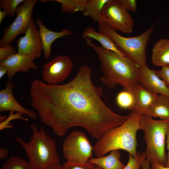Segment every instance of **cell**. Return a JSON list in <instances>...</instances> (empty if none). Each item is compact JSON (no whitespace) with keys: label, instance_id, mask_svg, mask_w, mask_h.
<instances>
[{"label":"cell","instance_id":"1","mask_svg":"<svg viewBox=\"0 0 169 169\" xmlns=\"http://www.w3.org/2000/svg\"><path fill=\"white\" fill-rule=\"evenodd\" d=\"M91 73V68L83 65L75 77L65 84H49L38 79L31 83L32 107L42 122L59 136L79 126L98 139L127 118L128 115L115 113L102 101L103 89L93 84Z\"/></svg>","mask_w":169,"mask_h":169},{"label":"cell","instance_id":"2","mask_svg":"<svg viewBox=\"0 0 169 169\" xmlns=\"http://www.w3.org/2000/svg\"><path fill=\"white\" fill-rule=\"evenodd\" d=\"M85 39L86 44L97 55L103 73L100 80L104 85L112 89L119 84L124 89L139 84L140 67L135 63L126 57L96 45L90 39Z\"/></svg>","mask_w":169,"mask_h":169},{"label":"cell","instance_id":"3","mask_svg":"<svg viewBox=\"0 0 169 169\" xmlns=\"http://www.w3.org/2000/svg\"><path fill=\"white\" fill-rule=\"evenodd\" d=\"M142 115L135 110H131L122 124L106 131L93 146L95 157L104 156L113 150H123L135 157L137 152L136 135L137 131L140 130Z\"/></svg>","mask_w":169,"mask_h":169},{"label":"cell","instance_id":"4","mask_svg":"<svg viewBox=\"0 0 169 169\" xmlns=\"http://www.w3.org/2000/svg\"><path fill=\"white\" fill-rule=\"evenodd\" d=\"M32 135L28 142L15 136L17 141L24 149L33 169H46L50 165L60 162L54 140L41 126L38 129L37 124L30 125Z\"/></svg>","mask_w":169,"mask_h":169},{"label":"cell","instance_id":"5","mask_svg":"<svg viewBox=\"0 0 169 169\" xmlns=\"http://www.w3.org/2000/svg\"><path fill=\"white\" fill-rule=\"evenodd\" d=\"M140 124V130L144 132L146 159L150 163L154 162L166 166L167 155L165 151V142L169 121L155 120L142 114Z\"/></svg>","mask_w":169,"mask_h":169},{"label":"cell","instance_id":"6","mask_svg":"<svg viewBox=\"0 0 169 169\" xmlns=\"http://www.w3.org/2000/svg\"><path fill=\"white\" fill-rule=\"evenodd\" d=\"M157 22L152 25L140 35L131 37H123L106 23L98 22L99 31L108 35L129 59L140 68L146 65V49L151 35Z\"/></svg>","mask_w":169,"mask_h":169},{"label":"cell","instance_id":"7","mask_svg":"<svg viewBox=\"0 0 169 169\" xmlns=\"http://www.w3.org/2000/svg\"><path fill=\"white\" fill-rule=\"evenodd\" d=\"M62 147L64 156L69 163H86L94 154L93 146L85 134L81 131H74L68 135Z\"/></svg>","mask_w":169,"mask_h":169},{"label":"cell","instance_id":"8","mask_svg":"<svg viewBox=\"0 0 169 169\" xmlns=\"http://www.w3.org/2000/svg\"><path fill=\"white\" fill-rule=\"evenodd\" d=\"M100 21L124 33H130L133 31V18L120 0H108L102 11Z\"/></svg>","mask_w":169,"mask_h":169},{"label":"cell","instance_id":"9","mask_svg":"<svg viewBox=\"0 0 169 169\" xmlns=\"http://www.w3.org/2000/svg\"><path fill=\"white\" fill-rule=\"evenodd\" d=\"M38 0H25L18 7L13 21L5 28L0 40V47L12 43L17 36L25 34L30 25L34 7Z\"/></svg>","mask_w":169,"mask_h":169},{"label":"cell","instance_id":"10","mask_svg":"<svg viewBox=\"0 0 169 169\" xmlns=\"http://www.w3.org/2000/svg\"><path fill=\"white\" fill-rule=\"evenodd\" d=\"M73 62L69 56H57L43 66L42 77L49 84H56L64 81L71 74Z\"/></svg>","mask_w":169,"mask_h":169},{"label":"cell","instance_id":"11","mask_svg":"<svg viewBox=\"0 0 169 169\" xmlns=\"http://www.w3.org/2000/svg\"><path fill=\"white\" fill-rule=\"evenodd\" d=\"M17 46V53L28 55L34 60L42 54L43 50L42 40L33 19L24 35L18 40Z\"/></svg>","mask_w":169,"mask_h":169},{"label":"cell","instance_id":"12","mask_svg":"<svg viewBox=\"0 0 169 169\" xmlns=\"http://www.w3.org/2000/svg\"><path fill=\"white\" fill-rule=\"evenodd\" d=\"M14 88V83L10 79L5 88L0 91V113L5 111H15L26 114L32 120L36 119L37 115L34 110L24 107L16 100L13 93Z\"/></svg>","mask_w":169,"mask_h":169},{"label":"cell","instance_id":"13","mask_svg":"<svg viewBox=\"0 0 169 169\" xmlns=\"http://www.w3.org/2000/svg\"><path fill=\"white\" fill-rule=\"evenodd\" d=\"M138 81L141 86L152 93L169 97V89L163 80L155 70L149 68L146 65L140 68Z\"/></svg>","mask_w":169,"mask_h":169},{"label":"cell","instance_id":"14","mask_svg":"<svg viewBox=\"0 0 169 169\" xmlns=\"http://www.w3.org/2000/svg\"><path fill=\"white\" fill-rule=\"evenodd\" d=\"M29 56L17 53L4 59L0 60V64L7 69L8 78L11 79L18 72H27L30 69H36L37 66Z\"/></svg>","mask_w":169,"mask_h":169},{"label":"cell","instance_id":"15","mask_svg":"<svg viewBox=\"0 0 169 169\" xmlns=\"http://www.w3.org/2000/svg\"><path fill=\"white\" fill-rule=\"evenodd\" d=\"M39 28V31L42 40L44 55L45 60H48L51 54L52 43L56 39L65 36H70L72 33L69 29L64 28L60 32L51 31L44 25L42 20L38 18L35 21Z\"/></svg>","mask_w":169,"mask_h":169},{"label":"cell","instance_id":"16","mask_svg":"<svg viewBox=\"0 0 169 169\" xmlns=\"http://www.w3.org/2000/svg\"><path fill=\"white\" fill-rule=\"evenodd\" d=\"M126 89L131 90L135 97V104L133 110L142 114H145L153 105L158 95L145 89L139 84Z\"/></svg>","mask_w":169,"mask_h":169},{"label":"cell","instance_id":"17","mask_svg":"<svg viewBox=\"0 0 169 169\" xmlns=\"http://www.w3.org/2000/svg\"><path fill=\"white\" fill-rule=\"evenodd\" d=\"M81 35L85 39H95L105 49L126 57L123 52L108 35L99 31H97L92 26H87L82 33Z\"/></svg>","mask_w":169,"mask_h":169},{"label":"cell","instance_id":"18","mask_svg":"<svg viewBox=\"0 0 169 169\" xmlns=\"http://www.w3.org/2000/svg\"><path fill=\"white\" fill-rule=\"evenodd\" d=\"M151 60L156 66L169 65V39L161 38L155 43L152 49Z\"/></svg>","mask_w":169,"mask_h":169},{"label":"cell","instance_id":"19","mask_svg":"<svg viewBox=\"0 0 169 169\" xmlns=\"http://www.w3.org/2000/svg\"><path fill=\"white\" fill-rule=\"evenodd\" d=\"M120 156L119 150H114L106 156L91 157L88 160V162L102 169H123L125 165L120 161Z\"/></svg>","mask_w":169,"mask_h":169},{"label":"cell","instance_id":"20","mask_svg":"<svg viewBox=\"0 0 169 169\" xmlns=\"http://www.w3.org/2000/svg\"><path fill=\"white\" fill-rule=\"evenodd\" d=\"M151 117H158L169 121V97L158 95L153 105L144 114Z\"/></svg>","mask_w":169,"mask_h":169},{"label":"cell","instance_id":"21","mask_svg":"<svg viewBox=\"0 0 169 169\" xmlns=\"http://www.w3.org/2000/svg\"><path fill=\"white\" fill-rule=\"evenodd\" d=\"M108 0H88L85 10L82 12L83 15L88 16L94 22L100 21L102 9Z\"/></svg>","mask_w":169,"mask_h":169},{"label":"cell","instance_id":"22","mask_svg":"<svg viewBox=\"0 0 169 169\" xmlns=\"http://www.w3.org/2000/svg\"><path fill=\"white\" fill-rule=\"evenodd\" d=\"M60 3L61 12L73 13L83 12L85 9L88 0H54Z\"/></svg>","mask_w":169,"mask_h":169},{"label":"cell","instance_id":"23","mask_svg":"<svg viewBox=\"0 0 169 169\" xmlns=\"http://www.w3.org/2000/svg\"><path fill=\"white\" fill-rule=\"evenodd\" d=\"M116 102L119 107L132 110L135 104L134 94L130 89H123V90L117 94Z\"/></svg>","mask_w":169,"mask_h":169},{"label":"cell","instance_id":"24","mask_svg":"<svg viewBox=\"0 0 169 169\" xmlns=\"http://www.w3.org/2000/svg\"><path fill=\"white\" fill-rule=\"evenodd\" d=\"M1 169H33L29 161L22 157L11 156L3 164Z\"/></svg>","mask_w":169,"mask_h":169},{"label":"cell","instance_id":"25","mask_svg":"<svg viewBox=\"0 0 169 169\" xmlns=\"http://www.w3.org/2000/svg\"><path fill=\"white\" fill-rule=\"evenodd\" d=\"M24 0H0V7L8 13V15L13 17L16 14L18 5Z\"/></svg>","mask_w":169,"mask_h":169},{"label":"cell","instance_id":"26","mask_svg":"<svg viewBox=\"0 0 169 169\" xmlns=\"http://www.w3.org/2000/svg\"><path fill=\"white\" fill-rule=\"evenodd\" d=\"M146 159L145 152L141 153L137 152L136 156L133 157L129 154V160L127 164L123 169H140L143 161Z\"/></svg>","mask_w":169,"mask_h":169},{"label":"cell","instance_id":"27","mask_svg":"<svg viewBox=\"0 0 169 169\" xmlns=\"http://www.w3.org/2000/svg\"><path fill=\"white\" fill-rule=\"evenodd\" d=\"M22 113L17 112L15 113L13 111H10L9 115L4 121L0 123V130L5 129H12L13 127V125L11 124L10 121L13 120L21 119L27 120L28 119L23 117Z\"/></svg>","mask_w":169,"mask_h":169},{"label":"cell","instance_id":"28","mask_svg":"<svg viewBox=\"0 0 169 169\" xmlns=\"http://www.w3.org/2000/svg\"><path fill=\"white\" fill-rule=\"evenodd\" d=\"M63 169H96V166L89 162L83 164H73L65 162L62 165Z\"/></svg>","mask_w":169,"mask_h":169},{"label":"cell","instance_id":"29","mask_svg":"<svg viewBox=\"0 0 169 169\" xmlns=\"http://www.w3.org/2000/svg\"><path fill=\"white\" fill-rule=\"evenodd\" d=\"M17 53L15 48L10 44L0 47V60L7 58Z\"/></svg>","mask_w":169,"mask_h":169},{"label":"cell","instance_id":"30","mask_svg":"<svg viewBox=\"0 0 169 169\" xmlns=\"http://www.w3.org/2000/svg\"><path fill=\"white\" fill-rule=\"evenodd\" d=\"M156 72L169 89V65L162 67L160 70H156Z\"/></svg>","mask_w":169,"mask_h":169},{"label":"cell","instance_id":"31","mask_svg":"<svg viewBox=\"0 0 169 169\" xmlns=\"http://www.w3.org/2000/svg\"><path fill=\"white\" fill-rule=\"evenodd\" d=\"M125 9L132 12H136L137 10V5L136 0H120Z\"/></svg>","mask_w":169,"mask_h":169},{"label":"cell","instance_id":"32","mask_svg":"<svg viewBox=\"0 0 169 169\" xmlns=\"http://www.w3.org/2000/svg\"><path fill=\"white\" fill-rule=\"evenodd\" d=\"M9 153L8 149L5 147L0 149V159H3L7 157Z\"/></svg>","mask_w":169,"mask_h":169},{"label":"cell","instance_id":"33","mask_svg":"<svg viewBox=\"0 0 169 169\" xmlns=\"http://www.w3.org/2000/svg\"><path fill=\"white\" fill-rule=\"evenodd\" d=\"M151 164V169H169V167L161 166L156 163L153 162Z\"/></svg>","mask_w":169,"mask_h":169},{"label":"cell","instance_id":"34","mask_svg":"<svg viewBox=\"0 0 169 169\" xmlns=\"http://www.w3.org/2000/svg\"><path fill=\"white\" fill-rule=\"evenodd\" d=\"M167 148L168 150V155L167 156V161L166 167H169V127L167 130L166 134Z\"/></svg>","mask_w":169,"mask_h":169},{"label":"cell","instance_id":"35","mask_svg":"<svg viewBox=\"0 0 169 169\" xmlns=\"http://www.w3.org/2000/svg\"><path fill=\"white\" fill-rule=\"evenodd\" d=\"M46 169H63V167L60 162H58L50 165Z\"/></svg>","mask_w":169,"mask_h":169},{"label":"cell","instance_id":"36","mask_svg":"<svg viewBox=\"0 0 169 169\" xmlns=\"http://www.w3.org/2000/svg\"><path fill=\"white\" fill-rule=\"evenodd\" d=\"M8 71L4 65L0 64V79L6 73H7Z\"/></svg>","mask_w":169,"mask_h":169},{"label":"cell","instance_id":"37","mask_svg":"<svg viewBox=\"0 0 169 169\" xmlns=\"http://www.w3.org/2000/svg\"><path fill=\"white\" fill-rule=\"evenodd\" d=\"M150 163L146 159L143 162L141 167L142 169H151L150 166Z\"/></svg>","mask_w":169,"mask_h":169},{"label":"cell","instance_id":"38","mask_svg":"<svg viewBox=\"0 0 169 169\" xmlns=\"http://www.w3.org/2000/svg\"><path fill=\"white\" fill-rule=\"evenodd\" d=\"M8 15V13L5 10H0V24H1L3 22V19Z\"/></svg>","mask_w":169,"mask_h":169},{"label":"cell","instance_id":"39","mask_svg":"<svg viewBox=\"0 0 169 169\" xmlns=\"http://www.w3.org/2000/svg\"><path fill=\"white\" fill-rule=\"evenodd\" d=\"M8 115H1L0 116V122H2L5 120L8 117Z\"/></svg>","mask_w":169,"mask_h":169},{"label":"cell","instance_id":"40","mask_svg":"<svg viewBox=\"0 0 169 169\" xmlns=\"http://www.w3.org/2000/svg\"><path fill=\"white\" fill-rule=\"evenodd\" d=\"M40 2L42 3H44L45 2H46L48 1H49V0H40Z\"/></svg>","mask_w":169,"mask_h":169},{"label":"cell","instance_id":"41","mask_svg":"<svg viewBox=\"0 0 169 169\" xmlns=\"http://www.w3.org/2000/svg\"><path fill=\"white\" fill-rule=\"evenodd\" d=\"M96 169H102V168L100 167L96 166Z\"/></svg>","mask_w":169,"mask_h":169}]
</instances>
